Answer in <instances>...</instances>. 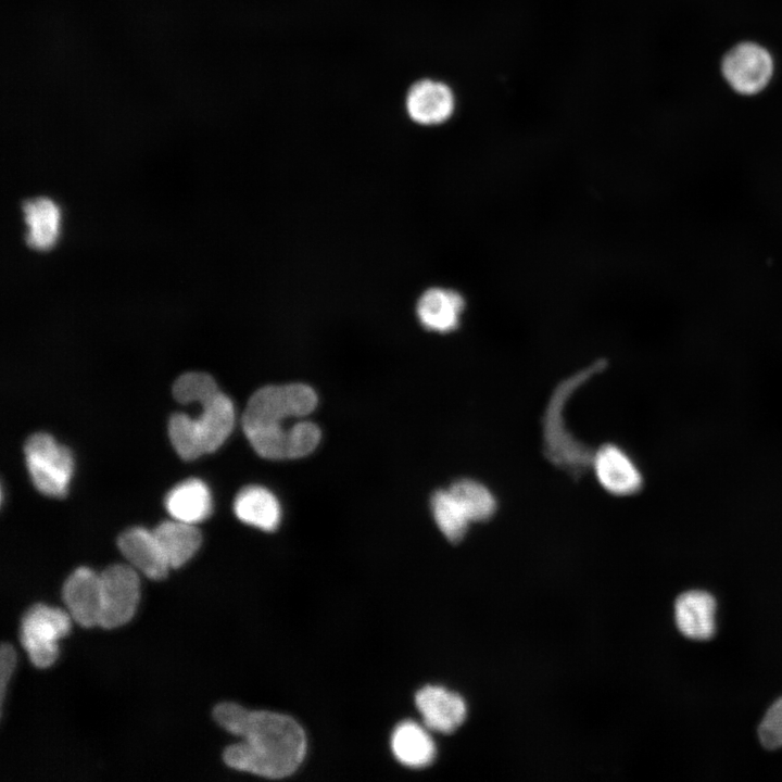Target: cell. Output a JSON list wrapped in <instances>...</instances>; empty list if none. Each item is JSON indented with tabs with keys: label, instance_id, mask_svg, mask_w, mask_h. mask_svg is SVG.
Instances as JSON below:
<instances>
[{
	"label": "cell",
	"instance_id": "7402d4cb",
	"mask_svg": "<svg viewBox=\"0 0 782 782\" xmlns=\"http://www.w3.org/2000/svg\"><path fill=\"white\" fill-rule=\"evenodd\" d=\"M430 508L442 534L450 542H459L471 521L450 489L436 491L430 500Z\"/></svg>",
	"mask_w": 782,
	"mask_h": 782
},
{
	"label": "cell",
	"instance_id": "cb8c5ba5",
	"mask_svg": "<svg viewBox=\"0 0 782 782\" xmlns=\"http://www.w3.org/2000/svg\"><path fill=\"white\" fill-rule=\"evenodd\" d=\"M16 665V654L14 648L7 643L1 645L0 649V695L1 705H3V698L5 695V688L9 683L11 674Z\"/></svg>",
	"mask_w": 782,
	"mask_h": 782
},
{
	"label": "cell",
	"instance_id": "ba28073f",
	"mask_svg": "<svg viewBox=\"0 0 782 782\" xmlns=\"http://www.w3.org/2000/svg\"><path fill=\"white\" fill-rule=\"evenodd\" d=\"M101 613L99 626L114 629L134 617L140 598L138 571L130 565L114 564L100 573Z\"/></svg>",
	"mask_w": 782,
	"mask_h": 782
},
{
	"label": "cell",
	"instance_id": "ffe728a7",
	"mask_svg": "<svg viewBox=\"0 0 782 782\" xmlns=\"http://www.w3.org/2000/svg\"><path fill=\"white\" fill-rule=\"evenodd\" d=\"M153 532L171 568L186 564L201 545L198 528L177 519L161 522Z\"/></svg>",
	"mask_w": 782,
	"mask_h": 782
},
{
	"label": "cell",
	"instance_id": "603a6c76",
	"mask_svg": "<svg viewBox=\"0 0 782 782\" xmlns=\"http://www.w3.org/2000/svg\"><path fill=\"white\" fill-rule=\"evenodd\" d=\"M758 735L768 749L782 747V698L774 702L764 717Z\"/></svg>",
	"mask_w": 782,
	"mask_h": 782
},
{
	"label": "cell",
	"instance_id": "7a4b0ae2",
	"mask_svg": "<svg viewBox=\"0 0 782 782\" xmlns=\"http://www.w3.org/2000/svg\"><path fill=\"white\" fill-rule=\"evenodd\" d=\"M317 394L304 383L266 386L249 399L242 428L254 451L268 459L300 458L312 453L320 441V430L308 420L290 426L289 418L311 414L317 405Z\"/></svg>",
	"mask_w": 782,
	"mask_h": 782
},
{
	"label": "cell",
	"instance_id": "9a60e30c",
	"mask_svg": "<svg viewBox=\"0 0 782 782\" xmlns=\"http://www.w3.org/2000/svg\"><path fill=\"white\" fill-rule=\"evenodd\" d=\"M23 219L26 226V243L37 251L52 249L61 234V210L47 197H36L24 202Z\"/></svg>",
	"mask_w": 782,
	"mask_h": 782
},
{
	"label": "cell",
	"instance_id": "6da1fadb",
	"mask_svg": "<svg viewBox=\"0 0 782 782\" xmlns=\"http://www.w3.org/2000/svg\"><path fill=\"white\" fill-rule=\"evenodd\" d=\"M213 716L223 729L241 739L223 754L225 764L232 769L281 779L292 774L304 759L305 733L287 715L222 703Z\"/></svg>",
	"mask_w": 782,
	"mask_h": 782
},
{
	"label": "cell",
	"instance_id": "4fadbf2b",
	"mask_svg": "<svg viewBox=\"0 0 782 782\" xmlns=\"http://www.w3.org/2000/svg\"><path fill=\"white\" fill-rule=\"evenodd\" d=\"M455 108L452 90L441 81L422 79L415 83L406 97L409 118L422 126H437L447 122Z\"/></svg>",
	"mask_w": 782,
	"mask_h": 782
},
{
	"label": "cell",
	"instance_id": "3957f363",
	"mask_svg": "<svg viewBox=\"0 0 782 782\" xmlns=\"http://www.w3.org/2000/svg\"><path fill=\"white\" fill-rule=\"evenodd\" d=\"M202 412L197 418L175 413L168 421L169 440L177 454L191 461L216 451L229 437L235 425L231 400L217 388L197 401Z\"/></svg>",
	"mask_w": 782,
	"mask_h": 782
},
{
	"label": "cell",
	"instance_id": "d6986e66",
	"mask_svg": "<svg viewBox=\"0 0 782 782\" xmlns=\"http://www.w3.org/2000/svg\"><path fill=\"white\" fill-rule=\"evenodd\" d=\"M391 749L402 765L422 768L436 757V744L427 729L412 720L398 724L391 735Z\"/></svg>",
	"mask_w": 782,
	"mask_h": 782
},
{
	"label": "cell",
	"instance_id": "8992f818",
	"mask_svg": "<svg viewBox=\"0 0 782 782\" xmlns=\"http://www.w3.org/2000/svg\"><path fill=\"white\" fill-rule=\"evenodd\" d=\"M67 610L38 603L21 620V644L37 668L50 667L59 655V641L71 630Z\"/></svg>",
	"mask_w": 782,
	"mask_h": 782
},
{
	"label": "cell",
	"instance_id": "277c9868",
	"mask_svg": "<svg viewBox=\"0 0 782 782\" xmlns=\"http://www.w3.org/2000/svg\"><path fill=\"white\" fill-rule=\"evenodd\" d=\"M593 368L576 375L565 381L554 393L544 416V446L550 461L571 474L581 472L591 465L593 453L577 441L567 430L563 408L568 395L583 380L590 377Z\"/></svg>",
	"mask_w": 782,
	"mask_h": 782
},
{
	"label": "cell",
	"instance_id": "52a82bcc",
	"mask_svg": "<svg viewBox=\"0 0 782 782\" xmlns=\"http://www.w3.org/2000/svg\"><path fill=\"white\" fill-rule=\"evenodd\" d=\"M721 73L729 87L742 96H755L771 81L774 60L770 51L754 41L733 46L722 58Z\"/></svg>",
	"mask_w": 782,
	"mask_h": 782
},
{
	"label": "cell",
	"instance_id": "44dd1931",
	"mask_svg": "<svg viewBox=\"0 0 782 782\" xmlns=\"http://www.w3.org/2000/svg\"><path fill=\"white\" fill-rule=\"evenodd\" d=\"M449 489L471 522L485 521L496 512L497 502L493 492L480 481L463 478Z\"/></svg>",
	"mask_w": 782,
	"mask_h": 782
},
{
	"label": "cell",
	"instance_id": "2e32d148",
	"mask_svg": "<svg viewBox=\"0 0 782 782\" xmlns=\"http://www.w3.org/2000/svg\"><path fill=\"white\" fill-rule=\"evenodd\" d=\"M716 601L705 591L681 594L674 604V617L680 632L692 640H708L715 633Z\"/></svg>",
	"mask_w": 782,
	"mask_h": 782
},
{
	"label": "cell",
	"instance_id": "7c38bea8",
	"mask_svg": "<svg viewBox=\"0 0 782 782\" xmlns=\"http://www.w3.org/2000/svg\"><path fill=\"white\" fill-rule=\"evenodd\" d=\"M425 726L440 733H452L465 720L467 708L461 695L438 685H426L415 695Z\"/></svg>",
	"mask_w": 782,
	"mask_h": 782
},
{
	"label": "cell",
	"instance_id": "5bb4252c",
	"mask_svg": "<svg viewBox=\"0 0 782 782\" xmlns=\"http://www.w3.org/2000/svg\"><path fill=\"white\" fill-rule=\"evenodd\" d=\"M121 553L137 571L152 580L166 577L171 568L153 530L133 527L117 539Z\"/></svg>",
	"mask_w": 782,
	"mask_h": 782
},
{
	"label": "cell",
	"instance_id": "8fae6325",
	"mask_svg": "<svg viewBox=\"0 0 782 782\" xmlns=\"http://www.w3.org/2000/svg\"><path fill=\"white\" fill-rule=\"evenodd\" d=\"M62 597L72 619L84 628L99 626L101 613L100 573L89 567L76 568L63 583Z\"/></svg>",
	"mask_w": 782,
	"mask_h": 782
},
{
	"label": "cell",
	"instance_id": "ac0fdd59",
	"mask_svg": "<svg viewBox=\"0 0 782 782\" xmlns=\"http://www.w3.org/2000/svg\"><path fill=\"white\" fill-rule=\"evenodd\" d=\"M165 507L174 519L194 525L210 516L212 496L202 480L190 478L175 485L166 494Z\"/></svg>",
	"mask_w": 782,
	"mask_h": 782
},
{
	"label": "cell",
	"instance_id": "5b68a950",
	"mask_svg": "<svg viewBox=\"0 0 782 782\" xmlns=\"http://www.w3.org/2000/svg\"><path fill=\"white\" fill-rule=\"evenodd\" d=\"M24 454L35 488L48 496H65L74 469L71 451L50 434L37 432L27 438Z\"/></svg>",
	"mask_w": 782,
	"mask_h": 782
},
{
	"label": "cell",
	"instance_id": "e0dca14e",
	"mask_svg": "<svg viewBox=\"0 0 782 782\" xmlns=\"http://www.w3.org/2000/svg\"><path fill=\"white\" fill-rule=\"evenodd\" d=\"M234 512L242 522L264 531L276 530L281 519L279 501L261 485L241 489L235 497Z\"/></svg>",
	"mask_w": 782,
	"mask_h": 782
},
{
	"label": "cell",
	"instance_id": "9c48e42d",
	"mask_svg": "<svg viewBox=\"0 0 782 782\" xmlns=\"http://www.w3.org/2000/svg\"><path fill=\"white\" fill-rule=\"evenodd\" d=\"M467 306V298L459 289L436 285L426 288L419 294L415 313L424 329L446 335L461 327Z\"/></svg>",
	"mask_w": 782,
	"mask_h": 782
},
{
	"label": "cell",
	"instance_id": "30bf717a",
	"mask_svg": "<svg viewBox=\"0 0 782 782\" xmlns=\"http://www.w3.org/2000/svg\"><path fill=\"white\" fill-rule=\"evenodd\" d=\"M591 467L601 487L613 495H633L643 487L641 469L618 445H602L593 453Z\"/></svg>",
	"mask_w": 782,
	"mask_h": 782
}]
</instances>
